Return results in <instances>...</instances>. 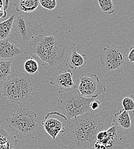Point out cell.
Returning <instances> with one entry per match:
<instances>
[{
  "label": "cell",
  "mask_w": 134,
  "mask_h": 149,
  "mask_svg": "<svg viewBox=\"0 0 134 149\" xmlns=\"http://www.w3.org/2000/svg\"><path fill=\"white\" fill-rule=\"evenodd\" d=\"M11 61L0 60V82L6 80L11 75Z\"/></svg>",
  "instance_id": "18"
},
{
  "label": "cell",
  "mask_w": 134,
  "mask_h": 149,
  "mask_svg": "<svg viewBox=\"0 0 134 149\" xmlns=\"http://www.w3.org/2000/svg\"><path fill=\"white\" fill-rule=\"evenodd\" d=\"M80 81L77 90L87 99H96L106 92V88L99 80L96 74H84L78 77Z\"/></svg>",
  "instance_id": "9"
},
{
  "label": "cell",
  "mask_w": 134,
  "mask_h": 149,
  "mask_svg": "<svg viewBox=\"0 0 134 149\" xmlns=\"http://www.w3.org/2000/svg\"><path fill=\"white\" fill-rule=\"evenodd\" d=\"M113 122L114 124L123 130L129 129L131 126V120L128 112L125 111L123 109L115 113Z\"/></svg>",
  "instance_id": "15"
},
{
  "label": "cell",
  "mask_w": 134,
  "mask_h": 149,
  "mask_svg": "<svg viewBox=\"0 0 134 149\" xmlns=\"http://www.w3.org/2000/svg\"><path fill=\"white\" fill-rule=\"evenodd\" d=\"M67 118L58 112L48 113L42 122V125L45 131L55 140L58 135L63 133Z\"/></svg>",
  "instance_id": "10"
},
{
  "label": "cell",
  "mask_w": 134,
  "mask_h": 149,
  "mask_svg": "<svg viewBox=\"0 0 134 149\" xmlns=\"http://www.w3.org/2000/svg\"><path fill=\"white\" fill-rule=\"evenodd\" d=\"M9 1L0 0V19H4L7 16L6 10L9 6Z\"/></svg>",
  "instance_id": "23"
},
{
  "label": "cell",
  "mask_w": 134,
  "mask_h": 149,
  "mask_svg": "<svg viewBox=\"0 0 134 149\" xmlns=\"http://www.w3.org/2000/svg\"><path fill=\"white\" fill-rule=\"evenodd\" d=\"M76 46L68 35L56 31L49 35L44 33L21 50L45 69L55 71L68 66L67 58Z\"/></svg>",
  "instance_id": "2"
},
{
  "label": "cell",
  "mask_w": 134,
  "mask_h": 149,
  "mask_svg": "<svg viewBox=\"0 0 134 149\" xmlns=\"http://www.w3.org/2000/svg\"><path fill=\"white\" fill-rule=\"evenodd\" d=\"M58 109L68 120L91 111L90 103L95 99L83 97L77 89L58 93Z\"/></svg>",
  "instance_id": "5"
},
{
  "label": "cell",
  "mask_w": 134,
  "mask_h": 149,
  "mask_svg": "<svg viewBox=\"0 0 134 149\" xmlns=\"http://www.w3.org/2000/svg\"><path fill=\"white\" fill-rule=\"evenodd\" d=\"M127 58L124 49L117 45L104 48L100 55V63L108 71H114L125 66Z\"/></svg>",
  "instance_id": "8"
},
{
  "label": "cell",
  "mask_w": 134,
  "mask_h": 149,
  "mask_svg": "<svg viewBox=\"0 0 134 149\" xmlns=\"http://www.w3.org/2000/svg\"><path fill=\"white\" fill-rule=\"evenodd\" d=\"M39 3L42 7L49 10H53L57 6V1L55 0H40Z\"/></svg>",
  "instance_id": "22"
},
{
  "label": "cell",
  "mask_w": 134,
  "mask_h": 149,
  "mask_svg": "<svg viewBox=\"0 0 134 149\" xmlns=\"http://www.w3.org/2000/svg\"><path fill=\"white\" fill-rule=\"evenodd\" d=\"M50 84L58 87L62 91L77 89L74 80V74L71 70L52 75L50 79Z\"/></svg>",
  "instance_id": "11"
},
{
  "label": "cell",
  "mask_w": 134,
  "mask_h": 149,
  "mask_svg": "<svg viewBox=\"0 0 134 149\" xmlns=\"http://www.w3.org/2000/svg\"><path fill=\"white\" fill-rule=\"evenodd\" d=\"M17 143L16 136L0 126V149H15Z\"/></svg>",
  "instance_id": "14"
},
{
  "label": "cell",
  "mask_w": 134,
  "mask_h": 149,
  "mask_svg": "<svg viewBox=\"0 0 134 149\" xmlns=\"http://www.w3.org/2000/svg\"><path fill=\"white\" fill-rule=\"evenodd\" d=\"M44 33L40 24L25 15H20L15 17L8 39L21 49Z\"/></svg>",
  "instance_id": "3"
},
{
  "label": "cell",
  "mask_w": 134,
  "mask_h": 149,
  "mask_svg": "<svg viewBox=\"0 0 134 149\" xmlns=\"http://www.w3.org/2000/svg\"><path fill=\"white\" fill-rule=\"evenodd\" d=\"M39 5L38 0H20L15 3V6L17 12L31 13L37 9Z\"/></svg>",
  "instance_id": "16"
},
{
  "label": "cell",
  "mask_w": 134,
  "mask_h": 149,
  "mask_svg": "<svg viewBox=\"0 0 134 149\" xmlns=\"http://www.w3.org/2000/svg\"><path fill=\"white\" fill-rule=\"evenodd\" d=\"M24 52L8 38L0 40V60L8 61Z\"/></svg>",
  "instance_id": "12"
},
{
  "label": "cell",
  "mask_w": 134,
  "mask_h": 149,
  "mask_svg": "<svg viewBox=\"0 0 134 149\" xmlns=\"http://www.w3.org/2000/svg\"><path fill=\"white\" fill-rule=\"evenodd\" d=\"M88 61V57L85 54H80L75 49L67 58V65L71 69L80 70L84 68Z\"/></svg>",
  "instance_id": "13"
},
{
  "label": "cell",
  "mask_w": 134,
  "mask_h": 149,
  "mask_svg": "<svg viewBox=\"0 0 134 149\" xmlns=\"http://www.w3.org/2000/svg\"><path fill=\"white\" fill-rule=\"evenodd\" d=\"M30 77L24 72L10 75L2 83L1 93L9 102L20 104L27 100L32 92Z\"/></svg>",
  "instance_id": "4"
},
{
  "label": "cell",
  "mask_w": 134,
  "mask_h": 149,
  "mask_svg": "<svg viewBox=\"0 0 134 149\" xmlns=\"http://www.w3.org/2000/svg\"><path fill=\"white\" fill-rule=\"evenodd\" d=\"M101 102L99 100L95 99L91 103H90V109L91 111H96L99 109V106L101 105Z\"/></svg>",
  "instance_id": "24"
},
{
  "label": "cell",
  "mask_w": 134,
  "mask_h": 149,
  "mask_svg": "<svg viewBox=\"0 0 134 149\" xmlns=\"http://www.w3.org/2000/svg\"><path fill=\"white\" fill-rule=\"evenodd\" d=\"M6 121L14 132L23 135L33 133L38 127L37 113L27 108L18 109L11 116L7 117Z\"/></svg>",
  "instance_id": "6"
},
{
  "label": "cell",
  "mask_w": 134,
  "mask_h": 149,
  "mask_svg": "<svg viewBox=\"0 0 134 149\" xmlns=\"http://www.w3.org/2000/svg\"><path fill=\"white\" fill-rule=\"evenodd\" d=\"M114 124L107 109H99L67 120L61 141L68 149H95L98 133Z\"/></svg>",
  "instance_id": "1"
},
{
  "label": "cell",
  "mask_w": 134,
  "mask_h": 149,
  "mask_svg": "<svg viewBox=\"0 0 134 149\" xmlns=\"http://www.w3.org/2000/svg\"><path fill=\"white\" fill-rule=\"evenodd\" d=\"M24 69L29 74H35L38 70V63L33 58L31 57L26 60L24 63Z\"/></svg>",
  "instance_id": "20"
},
{
  "label": "cell",
  "mask_w": 134,
  "mask_h": 149,
  "mask_svg": "<svg viewBox=\"0 0 134 149\" xmlns=\"http://www.w3.org/2000/svg\"><path fill=\"white\" fill-rule=\"evenodd\" d=\"M127 58L131 63H134V45L130 48Z\"/></svg>",
  "instance_id": "25"
},
{
  "label": "cell",
  "mask_w": 134,
  "mask_h": 149,
  "mask_svg": "<svg viewBox=\"0 0 134 149\" xmlns=\"http://www.w3.org/2000/svg\"><path fill=\"white\" fill-rule=\"evenodd\" d=\"M101 12L105 15H111L115 12V6L111 0H98Z\"/></svg>",
  "instance_id": "19"
},
{
  "label": "cell",
  "mask_w": 134,
  "mask_h": 149,
  "mask_svg": "<svg viewBox=\"0 0 134 149\" xmlns=\"http://www.w3.org/2000/svg\"><path fill=\"white\" fill-rule=\"evenodd\" d=\"M123 109L126 111L134 112V96H126L122 102Z\"/></svg>",
  "instance_id": "21"
},
{
  "label": "cell",
  "mask_w": 134,
  "mask_h": 149,
  "mask_svg": "<svg viewBox=\"0 0 134 149\" xmlns=\"http://www.w3.org/2000/svg\"><path fill=\"white\" fill-rule=\"evenodd\" d=\"M15 15L11 16L9 19L0 22V40L8 38L10 34Z\"/></svg>",
  "instance_id": "17"
},
{
  "label": "cell",
  "mask_w": 134,
  "mask_h": 149,
  "mask_svg": "<svg viewBox=\"0 0 134 149\" xmlns=\"http://www.w3.org/2000/svg\"><path fill=\"white\" fill-rule=\"evenodd\" d=\"M96 142L105 149H127L130 145L124 130L115 124L107 130L99 132Z\"/></svg>",
  "instance_id": "7"
}]
</instances>
